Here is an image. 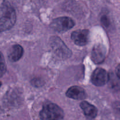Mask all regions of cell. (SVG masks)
<instances>
[{
    "instance_id": "obj_1",
    "label": "cell",
    "mask_w": 120,
    "mask_h": 120,
    "mask_svg": "<svg viewBox=\"0 0 120 120\" xmlns=\"http://www.w3.org/2000/svg\"><path fill=\"white\" fill-rule=\"evenodd\" d=\"M2 15L0 17V32L12 28L16 21V15L14 8L7 1H4L2 8Z\"/></svg>"
},
{
    "instance_id": "obj_2",
    "label": "cell",
    "mask_w": 120,
    "mask_h": 120,
    "mask_svg": "<svg viewBox=\"0 0 120 120\" xmlns=\"http://www.w3.org/2000/svg\"><path fill=\"white\" fill-rule=\"evenodd\" d=\"M40 118L42 120H63L64 112L56 104L48 103L43 105L40 112Z\"/></svg>"
},
{
    "instance_id": "obj_3",
    "label": "cell",
    "mask_w": 120,
    "mask_h": 120,
    "mask_svg": "<svg viewBox=\"0 0 120 120\" xmlns=\"http://www.w3.org/2000/svg\"><path fill=\"white\" fill-rule=\"evenodd\" d=\"M50 46L54 53L60 58L68 59L71 56V50L57 36H53L50 39Z\"/></svg>"
},
{
    "instance_id": "obj_4",
    "label": "cell",
    "mask_w": 120,
    "mask_h": 120,
    "mask_svg": "<svg viewBox=\"0 0 120 120\" xmlns=\"http://www.w3.org/2000/svg\"><path fill=\"white\" fill-rule=\"evenodd\" d=\"M75 26V22L71 18L67 16L55 19L50 25V28L58 32H66L70 30Z\"/></svg>"
},
{
    "instance_id": "obj_5",
    "label": "cell",
    "mask_w": 120,
    "mask_h": 120,
    "mask_svg": "<svg viewBox=\"0 0 120 120\" xmlns=\"http://www.w3.org/2000/svg\"><path fill=\"white\" fill-rule=\"evenodd\" d=\"M109 79V75L104 69L97 68L93 73L91 77V82L94 85L98 87L105 85Z\"/></svg>"
},
{
    "instance_id": "obj_6",
    "label": "cell",
    "mask_w": 120,
    "mask_h": 120,
    "mask_svg": "<svg viewBox=\"0 0 120 120\" xmlns=\"http://www.w3.org/2000/svg\"><path fill=\"white\" fill-rule=\"evenodd\" d=\"M71 39L78 46H84L89 41V31L87 29H79L71 34Z\"/></svg>"
},
{
    "instance_id": "obj_7",
    "label": "cell",
    "mask_w": 120,
    "mask_h": 120,
    "mask_svg": "<svg viewBox=\"0 0 120 120\" xmlns=\"http://www.w3.org/2000/svg\"><path fill=\"white\" fill-rule=\"evenodd\" d=\"M106 49L101 44H97L94 46L91 52V59L95 63H101L105 60Z\"/></svg>"
},
{
    "instance_id": "obj_8",
    "label": "cell",
    "mask_w": 120,
    "mask_h": 120,
    "mask_svg": "<svg viewBox=\"0 0 120 120\" xmlns=\"http://www.w3.org/2000/svg\"><path fill=\"white\" fill-rule=\"evenodd\" d=\"M66 96L69 98L75 100H83L86 97V91L81 87L72 86L69 88L66 91Z\"/></svg>"
},
{
    "instance_id": "obj_9",
    "label": "cell",
    "mask_w": 120,
    "mask_h": 120,
    "mask_svg": "<svg viewBox=\"0 0 120 120\" xmlns=\"http://www.w3.org/2000/svg\"><path fill=\"white\" fill-rule=\"evenodd\" d=\"M84 115L89 119L94 118L97 115V109L94 105L90 104L87 101H82L80 104Z\"/></svg>"
},
{
    "instance_id": "obj_10",
    "label": "cell",
    "mask_w": 120,
    "mask_h": 120,
    "mask_svg": "<svg viewBox=\"0 0 120 120\" xmlns=\"http://www.w3.org/2000/svg\"><path fill=\"white\" fill-rule=\"evenodd\" d=\"M23 53V50L22 47L19 45H15L12 47L9 51L8 58L11 62H17L22 57Z\"/></svg>"
},
{
    "instance_id": "obj_11",
    "label": "cell",
    "mask_w": 120,
    "mask_h": 120,
    "mask_svg": "<svg viewBox=\"0 0 120 120\" xmlns=\"http://www.w3.org/2000/svg\"><path fill=\"white\" fill-rule=\"evenodd\" d=\"M6 70H7V66H6L4 57L2 53L0 52V77L4 75L5 73L6 72Z\"/></svg>"
},
{
    "instance_id": "obj_12",
    "label": "cell",
    "mask_w": 120,
    "mask_h": 120,
    "mask_svg": "<svg viewBox=\"0 0 120 120\" xmlns=\"http://www.w3.org/2000/svg\"><path fill=\"white\" fill-rule=\"evenodd\" d=\"M101 21L102 23L105 26H108L110 24V22H109V19L108 18L107 16L106 15H103L101 18Z\"/></svg>"
}]
</instances>
